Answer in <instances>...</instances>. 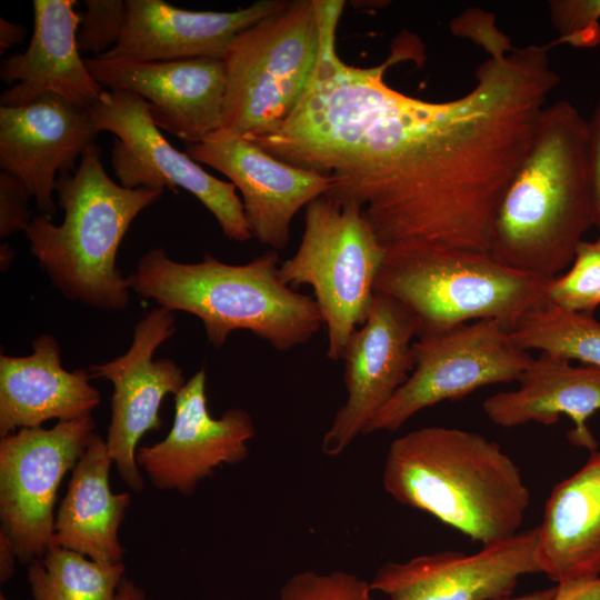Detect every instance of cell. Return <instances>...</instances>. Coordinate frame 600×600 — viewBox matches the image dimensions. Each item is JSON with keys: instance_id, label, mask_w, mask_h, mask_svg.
I'll return each instance as SVG.
<instances>
[{"instance_id": "6da1fadb", "label": "cell", "mask_w": 600, "mask_h": 600, "mask_svg": "<svg viewBox=\"0 0 600 600\" xmlns=\"http://www.w3.org/2000/svg\"><path fill=\"white\" fill-rule=\"evenodd\" d=\"M321 44L312 76L288 117L246 137L273 157L327 176V193L358 203L384 247L424 241L490 252L501 199L560 82L548 46L516 47L479 8L452 33L484 60L462 97L427 101L384 81L389 67L416 59L398 43L382 63L357 67L337 52L344 1H316Z\"/></svg>"}, {"instance_id": "7a4b0ae2", "label": "cell", "mask_w": 600, "mask_h": 600, "mask_svg": "<svg viewBox=\"0 0 600 600\" xmlns=\"http://www.w3.org/2000/svg\"><path fill=\"white\" fill-rule=\"evenodd\" d=\"M589 128L568 100L548 104L494 216L490 253L500 262L556 278L593 226Z\"/></svg>"}, {"instance_id": "3957f363", "label": "cell", "mask_w": 600, "mask_h": 600, "mask_svg": "<svg viewBox=\"0 0 600 600\" xmlns=\"http://www.w3.org/2000/svg\"><path fill=\"white\" fill-rule=\"evenodd\" d=\"M384 491L482 547L518 532L530 491L496 441L458 428L429 426L396 438L382 471Z\"/></svg>"}, {"instance_id": "277c9868", "label": "cell", "mask_w": 600, "mask_h": 600, "mask_svg": "<svg viewBox=\"0 0 600 600\" xmlns=\"http://www.w3.org/2000/svg\"><path fill=\"white\" fill-rule=\"evenodd\" d=\"M278 251L230 264L210 253L194 263L172 260L161 247L144 253L127 277L138 296L201 320L208 342L222 347L234 330H248L278 351L311 340L323 326L313 297L279 278Z\"/></svg>"}, {"instance_id": "5b68a950", "label": "cell", "mask_w": 600, "mask_h": 600, "mask_svg": "<svg viewBox=\"0 0 600 600\" xmlns=\"http://www.w3.org/2000/svg\"><path fill=\"white\" fill-rule=\"evenodd\" d=\"M100 156L101 148L92 143L72 173L58 177L62 223L40 213L24 233L31 254L66 298L121 311L131 289L117 267L118 250L132 221L164 190L122 187L109 177Z\"/></svg>"}, {"instance_id": "8992f818", "label": "cell", "mask_w": 600, "mask_h": 600, "mask_svg": "<svg viewBox=\"0 0 600 600\" xmlns=\"http://www.w3.org/2000/svg\"><path fill=\"white\" fill-rule=\"evenodd\" d=\"M386 248L374 290L414 314L419 336L483 319L498 320L510 331L548 300L553 279L511 268L490 252L424 241Z\"/></svg>"}, {"instance_id": "52a82bcc", "label": "cell", "mask_w": 600, "mask_h": 600, "mask_svg": "<svg viewBox=\"0 0 600 600\" xmlns=\"http://www.w3.org/2000/svg\"><path fill=\"white\" fill-rule=\"evenodd\" d=\"M387 248L362 208L328 194L304 208V228L279 278L294 289L310 286L328 334L327 357L342 360L352 333L369 314Z\"/></svg>"}, {"instance_id": "ba28073f", "label": "cell", "mask_w": 600, "mask_h": 600, "mask_svg": "<svg viewBox=\"0 0 600 600\" xmlns=\"http://www.w3.org/2000/svg\"><path fill=\"white\" fill-rule=\"evenodd\" d=\"M321 44L314 0H287L243 30L224 56L221 131L240 137L281 123L303 93Z\"/></svg>"}, {"instance_id": "9c48e42d", "label": "cell", "mask_w": 600, "mask_h": 600, "mask_svg": "<svg viewBox=\"0 0 600 600\" xmlns=\"http://www.w3.org/2000/svg\"><path fill=\"white\" fill-rule=\"evenodd\" d=\"M413 370L363 434L396 431L423 409L486 386L518 381L531 364L498 320L483 319L423 333L412 344Z\"/></svg>"}, {"instance_id": "30bf717a", "label": "cell", "mask_w": 600, "mask_h": 600, "mask_svg": "<svg viewBox=\"0 0 600 600\" xmlns=\"http://www.w3.org/2000/svg\"><path fill=\"white\" fill-rule=\"evenodd\" d=\"M90 113L98 132L117 137L110 161L119 184L174 192L182 188L211 212L227 238L239 242L252 238L236 187L177 150L154 123L143 98L123 90H103Z\"/></svg>"}, {"instance_id": "8fae6325", "label": "cell", "mask_w": 600, "mask_h": 600, "mask_svg": "<svg viewBox=\"0 0 600 600\" xmlns=\"http://www.w3.org/2000/svg\"><path fill=\"white\" fill-rule=\"evenodd\" d=\"M94 429V419L87 416L1 437V529L10 536L21 563H31L49 549L60 484L84 453Z\"/></svg>"}, {"instance_id": "7c38bea8", "label": "cell", "mask_w": 600, "mask_h": 600, "mask_svg": "<svg viewBox=\"0 0 600 600\" xmlns=\"http://www.w3.org/2000/svg\"><path fill=\"white\" fill-rule=\"evenodd\" d=\"M174 332L173 311L154 308L134 326L132 343L123 354L88 368L92 378H103L113 386L106 443L121 480L136 492L144 488L136 461L138 443L148 431L162 426L159 409L164 397L176 396L187 382L173 360L153 359Z\"/></svg>"}, {"instance_id": "4fadbf2b", "label": "cell", "mask_w": 600, "mask_h": 600, "mask_svg": "<svg viewBox=\"0 0 600 600\" xmlns=\"http://www.w3.org/2000/svg\"><path fill=\"white\" fill-rule=\"evenodd\" d=\"M419 336L414 314L396 299L376 292L364 323L344 350L347 400L324 432L326 456L341 454L388 403L413 370L412 344Z\"/></svg>"}, {"instance_id": "5bb4252c", "label": "cell", "mask_w": 600, "mask_h": 600, "mask_svg": "<svg viewBox=\"0 0 600 600\" xmlns=\"http://www.w3.org/2000/svg\"><path fill=\"white\" fill-rule=\"evenodd\" d=\"M206 382L201 368L174 396V419L166 438L137 449V464L157 490L192 496L218 467L238 464L249 456L248 442L256 436L251 416L230 408L213 418Z\"/></svg>"}, {"instance_id": "9a60e30c", "label": "cell", "mask_w": 600, "mask_h": 600, "mask_svg": "<svg viewBox=\"0 0 600 600\" xmlns=\"http://www.w3.org/2000/svg\"><path fill=\"white\" fill-rule=\"evenodd\" d=\"M186 151L230 180L241 194L252 237L276 251L287 247L298 211L332 188L329 177L287 163L251 140L221 130Z\"/></svg>"}, {"instance_id": "2e32d148", "label": "cell", "mask_w": 600, "mask_h": 600, "mask_svg": "<svg viewBox=\"0 0 600 600\" xmlns=\"http://www.w3.org/2000/svg\"><path fill=\"white\" fill-rule=\"evenodd\" d=\"M91 76L109 90L143 98L159 129L192 143L221 130L226 97L222 59L134 61L86 58Z\"/></svg>"}, {"instance_id": "e0dca14e", "label": "cell", "mask_w": 600, "mask_h": 600, "mask_svg": "<svg viewBox=\"0 0 600 600\" xmlns=\"http://www.w3.org/2000/svg\"><path fill=\"white\" fill-rule=\"evenodd\" d=\"M537 542L536 527L473 554L449 550L387 562L370 587L390 600H499L511 596L521 577L541 572Z\"/></svg>"}, {"instance_id": "ac0fdd59", "label": "cell", "mask_w": 600, "mask_h": 600, "mask_svg": "<svg viewBox=\"0 0 600 600\" xmlns=\"http://www.w3.org/2000/svg\"><path fill=\"white\" fill-rule=\"evenodd\" d=\"M98 133L90 108L53 93L26 106H0V168L18 177L40 213L52 218L58 177L77 169Z\"/></svg>"}, {"instance_id": "d6986e66", "label": "cell", "mask_w": 600, "mask_h": 600, "mask_svg": "<svg viewBox=\"0 0 600 600\" xmlns=\"http://www.w3.org/2000/svg\"><path fill=\"white\" fill-rule=\"evenodd\" d=\"M128 20L119 42L99 58L134 61L223 59L243 30L282 8L287 0H260L236 11H192L162 0H127Z\"/></svg>"}, {"instance_id": "ffe728a7", "label": "cell", "mask_w": 600, "mask_h": 600, "mask_svg": "<svg viewBox=\"0 0 600 600\" xmlns=\"http://www.w3.org/2000/svg\"><path fill=\"white\" fill-rule=\"evenodd\" d=\"M33 33L22 53L6 58L0 78L11 86L0 97L1 106L29 104L47 93L91 108L103 87L81 58L77 42L80 12L76 0H34Z\"/></svg>"}, {"instance_id": "44dd1931", "label": "cell", "mask_w": 600, "mask_h": 600, "mask_svg": "<svg viewBox=\"0 0 600 600\" xmlns=\"http://www.w3.org/2000/svg\"><path fill=\"white\" fill-rule=\"evenodd\" d=\"M31 348L29 356H0V437L41 427L51 419L59 422L92 416L100 403L88 369L68 371L62 367L53 336L37 337Z\"/></svg>"}, {"instance_id": "7402d4cb", "label": "cell", "mask_w": 600, "mask_h": 600, "mask_svg": "<svg viewBox=\"0 0 600 600\" xmlns=\"http://www.w3.org/2000/svg\"><path fill=\"white\" fill-rule=\"evenodd\" d=\"M518 388L499 391L482 403L486 417L496 426L512 428L529 422L554 424L561 416L573 423L569 441L597 451L589 419L600 410V369L539 352L518 379Z\"/></svg>"}, {"instance_id": "603a6c76", "label": "cell", "mask_w": 600, "mask_h": 600, "mask_svg": "<svg viewBox=\"0 0 600 600\" xmlns=\"http://www.w3.org/2000/svg\"><path fill=\"white\" fill-rule=\"evenodd\" d=\"M537 528V560L552 582L600 577V451L552 489Z\"/></svg>"}, {"instance_id": "cb8c5ba5", "label": "cell", "mask_w": 600, "mask_h": 600, "mask_svg": "<svg viewBox=\"0 0 600 600\" xmlns=\"http://www.w3.org/2000/svg\"><path fill=\"white\" fill-rule=\"evenodd\" d=\"M112 463L106 440L94 433L71 471L56 512L50 547L76 551L102 563L122 562L127 549L120 542L119 529L131 494L112 492Z\"/></svg>"}, {"instance_id": "d4e9b609", "label": "cell", "mask_w": 600, "mask_h": 600, "mask_svg": "<svg viewBox=\"0 0 600 600\" xmlns=\"http://www.w3.org/2000/svg\"><path fill=\"white\" fill-rule=\"evenodd\" d=\"M27 580L33 600H116L126 566L102 563L50 547L28 564Z\"/></svg>"}, {"instance_id": "484cf974", "label": "cell", "mask_w": 600, "mask_h": 600, "mask_svg": "<svg viewBox=\"0 0 600 600\" xmlns=\"http://www.w3.org/2000/svg\"><path fill=\"white\" fill-rule=\"evenodd\" d=\"M509 336L524 351L537 350L600 369V321L589 313L569 311L547 300L526 312Z\"/></svg>"}, {"instance_id": "4316f807", "label": "cell", "mask_w": 600, "mask_h": 600, "mask_svg": "<svg viewBox=\"0 0 600 600\" xmlns=\"http://www.w3.org/2000/svg\"><path fill=\"white\" fill-rule=\"evenodd\" d=\"M547 297L569 311L592 314L600 306V236L582 240L564 273L551 279Z\"/></svg>"}, {"instance_id": "83f0119b", "label": "cell", "mask_w": 600, "mask_h": 600, "mask_svg": "<svg viewBox=\"0 0 600 600\" xmlns=\"http://www.w3.org/2000/svg\"><path fill=\"white\" fill-rule=\"evenodd\" d=\"M370 582L354 573L302 571L290 577L278 600H373Z\"/></svg>"}, {"instance_id": "f1b7e54d", "label": "cell", "mask_w": 600, "mask_h": 600, "mask_svg": "<svg viewBox=\"0 0 600 600\" xmlns=\"http://www.w3.org/2000/svg\"><path fill=\"white\" fill-rule=\"evenodd\" d=\"M80 12L77 42L80 52L100 57L121 39L128 20V6L121 0H86Z\"/></svg>"}, {"instance_id": "f546056e", "label": "cell", "mask_w": 600, "mask_h": 600, "mask_svg": "<svg viewBox=\"0 0 600 600\" xmlns=\"http://www.w3.org/2000/svg\"><path fill=\"white\" fill-rule=\"evenodd\" d=\"M552 24L559 33L554 44L593 48L600 42V0H553L549 2Z\"/></svg>"}, {"instance_id": "4dcf8cb0", "label": "cell", "mask_w": 600, "mask_h": 600, "mask_svg": "<svg viewBox=\"0 0 600 600\" xmlns=\"http://www.w3.org/2000/svg\"><path fill=\"white\" fill-rule=\"evenodd\" d=\"M32 197L26 184L14 174L0 173V236L7 238L26 231L32 220L29 200Z\"/></svg>"}, {"instance_id": "1f68e13d", "label": "cell", "mask_w": 600, "mask_h": 600, "mask_svg": "<svg viewBox=\"0 0 600 600\" xmlns=\"http://www.w3.org/2000/svg\"><path fill=\"white\" fill-rule=\"evenodd\" d=\"M589 168L593 199V226L600 231V98L588 120Z\"/></svg>"}, {"instance_id": "d6a6232c", "label": "cell", "mask_w": 600, "mask_h": 600, "mask_svg": "<svg viewBox=\"0 0 600 600\" xmlns=\"http://www.w3.org/2000/svg\"><path fill=\"white\" fill-rule=\"evenodd\" d=\"M556 587L552 600H600V577Z\"/></svg>"}, {"instance_id": "836d02e7", "label": "cell", "mask_w": 600, "mask_h": 600, "mask_svg": "<svg viewBox=\"0 0 600 600\" xmlns=\"http://www.w3.org/2000/svg\"><path fill=\"white\" fill-rule=\"evenodd\" d=\"M18 556L10 536L0 529V582L9 581L16 569Z\"/></svg>"}, {"instance_id": "e575fe53", "label": "cell", "mask_w": 600, "mask_h": 600, "mask_svg": "<svg viewBox=\"0 0 600 600\" xmlns=\"http://www.w3.org/2000/svg\"><path fill=\"white\" fill-rule=\"evenodd\" d=\"M28 30L24 26L10 22L3 18L0 19V53L16 44L21 43L27 37Z\"/></svg>"}, {"instance_id": "d590c367", "label": "cell", "mask_w": 600, "mask_h": 600, "mask_svg": "<svg viewBox=\"0 0 600 600\" xmlns=\"http://www.w3.org/2000/svg\"><path fill=\"white\" fill-rule=\"evenodd\" d=\"M116 600H152L134 580L124 577L119 586Z\"/></svg>"}, {"instance_id": "8d00e7d4", "label": "cell", "mask_w": 600, "mask_h": 600, "mask_svg": "<svg viewBox=\"0 0 600 600\" xmlns=\"http://www.w3.org/2000/svg\"><path fill=\"white\" fill-rule=\"evenodd\" d=\"M557 587L537 590L518 597H506L499 600H552L556 593Z\"/></svg>"}, {"instance_id": "74e56055", "label": "cell", "mask_w": 600, "mask_h": 600, "mask_svg": "<svg viewBox=\"0 0 600 600\" xmlns=\"http://www.w3.org/2000/svg\"><path fill=\"white\" fill-rule=\"evenodd\" d=\"M14 257L13 250L8 243L1 244L0 248V266L1 271H4L12 262Z\"/></svg>"}, {"instance_id": "f35d334b", "label": "cell", "mask_w": 600, "mask_h": 600, "mask_svg": "<svg viewBox=\"0 0 600 600\" xmlns=\"http://www.w3.org/2000/svg\"><path fill=\"white\" fill-rule=\"evenodd\" d=\"M0 600H8V598L6 596H3V593H1Z\"/></svg>"}]
</instances>
